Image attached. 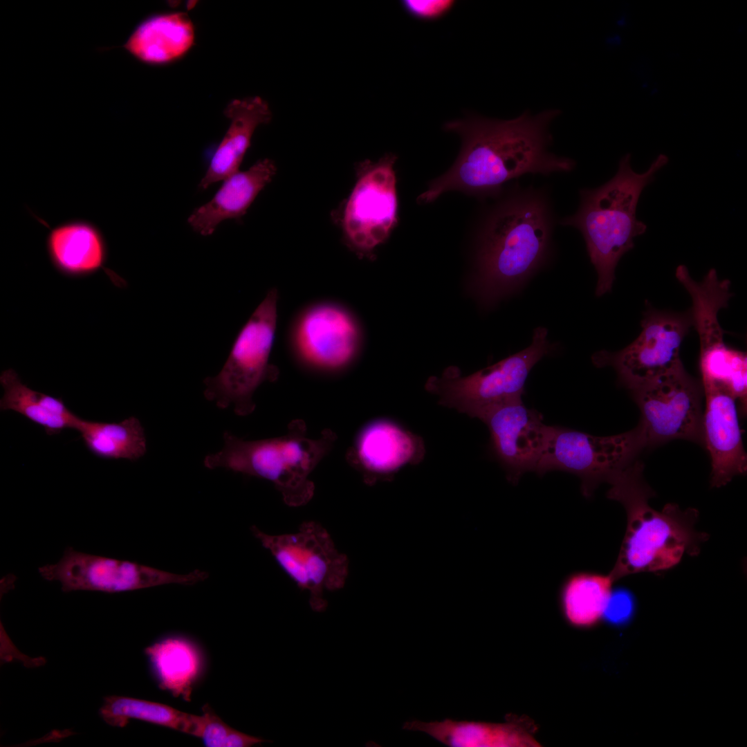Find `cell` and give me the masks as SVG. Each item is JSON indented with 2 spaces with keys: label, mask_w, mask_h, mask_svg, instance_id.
Segmentation results:
<instances>
[{
  "label": "cell",
  "mask_w": 747,
  "mask_h": 747,
  "mask_svg": "<svg viewBox=\"0 0 747 747\" xmlns=\"http://www.w3.org/2000/svg\"><path fill=\"white\" fill-rule=\"evenodd\" d=\"M558 115L551 109L535 115L526 112L510 120L471 116L447 122L445 130L461 138L459 155L445 173L430 183L418 202L432 203L450 191L497 194L506 183L526 174L573 171V159L549 151V127Z\"/></svg>",
  "instance_id": "1"
},
{
  "label": "cell",
  "mask_w": 747,
  "mask_h": 747,
  "mask_svg": "<svg viewBox=\"0 0 747 747\" xmlns=\"http://www.w3.org/2000/svg\"><path fill=\"white\" fill-rule=\"evenodd\" d=\"M557 219L547 188L514 183L479 230L470 293L484 306L519 289L550 255Z\"/></svg>",
  "instance_id": "2"
},
{
  "label": "cell",
  "mask_w": 747,
  "mask_h": 747,
  "mask_svg": "<svg viewBox=\"0 0 747 747\" xmlns=\"http://www.w3.org/2000/svg\"><path fill=\"white\" fill-rule=\"evenodd\" d=\"M644 465L635 460L610 481L609 499L625 508L627 525L616 564L609 575L616 581L631 574L669 569L683 554L697 555L708 535L695 524L699 512L667 504L662 510L652 508L649 499L654 492L645 481Z\"/></svg>",
  "instance_id": "3"
},
{
  "label": "cell",
  "mask_w": 747,
  "mask_h": 747,
  "mask_svg": "<svg viewBox=\"0 0 747 747\" xmlns=\"http://www.w3.org/2000/svg\"><path fill=\"white\" fill-rule=\"evenodd\" d=\"M668 161L660 154L645 172L637 173L631 168V154H626L615 175L598 187L580 189L576 212L559 221L581 232L598 275L597 296L611 291L620 259L634 248V239L646 232L647 225L636 218L638 203Z\"/></svg>",
  "instance_id": "4"
},
{
  "label": "cell",
  "mask_w": 747,
  "mask_h": 747,
  "mask_svg": "<svg viewBox=\"0 0 747 747\" xmlns=\"http://www.w3.org/2000/svg\"><path fill=\"white\" fill-rule=\"evenodd\" d=\"M335 439V434L330 430H325L317 438L308 437L302 420L292 421L285 435L275 438L245 441L225 432L223 448L207 455L204 465L268 480L286 505L299 507L313 497L315 486L311 474Z\"/></svg>",
  "instance_id": "5"
},
{
  "label": "cell",
  "mask_w": 747,
  "mask_h": 747,
  "mask_svg": "<svg viewBox=\"0 0 747 747\" xmlns=\"http://www.w3.org/2000/svg\"><path fill=\"white\" fill-rule=\"evenodd\" d=\"M278 293L270 289L237 335L219 373L207 377L204 396L225 409L232 405L238 416L255 409L253 395L265 381L278 374L270 362L277 324Z\"/></svg>",
  "instance_id": "6"
},
{
  "label": "cell",
  "mask_w": 747,
  "mask_h": 747,
  "mask_svg": "<svg viewBox=\"0 0 747 747\" xmlns=\"http://www.w3.org/2000/svg\"><path fill=\"white\" fill-rule=\"evenodd\" d=\"M553 350L547 330L537 327L524 350L466 376L457 367H449L441 376L430 377L425 389L439 397V405L477 418L490 408L522 400L530 371Z\"/></svg>",
  "instance_id": "7"
},
{
  "label": "cell",
  "mask_w": 747,
  "mask_h": 747,
  "mask_svg": "<svg viewBox=\"0 0 747 747\" xmlns=\"http://www.w3.org/2000/svg\"><path fill=\"white\" fill-rule=\"evenodd\" d=\"M251 531L299 588L309 593L315 611L325 610L324 591L342 589L349 575L347 556L340 552L320 523L304 522L296 532L269 535L257 526Z\"/></svg>",
  "instance_id": "8"
},
{
  "label": "cell",
  "mask_w": 747,
  "mask_h": 747,
  "mask_svg": "<svg viewBox=\"0 0 747 747\" xmlns=\"http://www.w3.org/2000/svg\"><path fill=\"white\" fill-rule=\"evenodd\" d=\"M646 447L643 430L598 436L560 426H551L539 474L560 470L577 475L583 495L590 497L602 482L609 481L636 460Z\"/></svg>",
  "instance_id": "9"
},
{
  "label": "cell",
  "mask_w": 747,
  "mask_h": 747,
  "mask_svg": "<svg viewBox=\"0 0 747 747\" xmlns=\"http://www.w3.org/2000/svg\"><path fill=\"white\" fill-rule=\"evenodd\" d=\"M396 158L389 153L376 162L366 160L358 165L357 179L340 221L344 243L358 256L370 257L396 224Z\"/></svg>",
  "instance_id": "10"
},
{
  "label": "cell",
  "mask_w": 747,
  "mask_h": 747,
  "mask_svg": "<svg viewBox=\"0 0 747 747\" xmlns=\"http://www.w3.org/2000/svg\"><path fill=\"white\" fill-rule=\"evenodd\" d=\"M290 345L306 369L325 374L347 370L357 359L362 332L353 313L342 304L323 301L310 304L293 322Z\"/></svg>",
  "instance_id": "11"
},
{
  "label": "cell",
  "mask_w": 747,
  "mask_h": 747,
  "mask_svg": "<svg viewBox=\"0 0 747 747\" xmlns=\"http://www.w3.org/2000/svg\"><path fill=\"white\" fill-rule=\"evenodd\" d=\"M646 446L674 439L702 442V387L683 365L630 389Z\"/></svg>",
  "instance_id": "12"
},
{
  "label": "cell",
  "mask_w": 747,
  "mask_h": 747,
  "mask_svg": "<svg viewBox=\"0 0 747 747\" xmlns=\"http://www.w3.org/2000/svg\"><path fill=\"white\" fill-rule=\"evenodd\" d=\"M692 325L690 313L649 310L635 340L616 352L600 351L592 362L598 367H613L619 381L631 389L683 365L681 345Z\"/></svg>",
  "instance_id": "13"
},
{
  "label": "cell",
  "mask_w": 747,
  "mask_h": 747,
  "mask_svg": "<svg viewBox=\"0 0 747 747\" xmlns=\"http://www.w3.org/2000/svg\"><path fill=\"white\" fill-rule=\"evenodd\" d=\"M48 581H58L65 592L84 590L107 593L133 591L168 584L190 585L205 580L206 572L187 574L161 571L129 561L116 560L65 549L55 564L38 569Z\"/></svg>",
  "instance_id": "14"
},
{
  "label": "cell",
  "mask_w": 747,
  "mask_h": 747,
  "mask_svg": "<svg viewBox=\"0 0 747 747\" xmlns=\"http://www.w3.org/2000/svg\"><path fill=\"white\" fill-rule=\"evenodd\" d=\"M477 418L488 427L491 450L510 482L516 483L525 472H536L551 430L537 411L520 400L490 408Z\"/></svg>",
  "instance_id": "15"
},
{
  "label": "cell",
  "mask_w": 747,
  "mask_h": 747,
  "mask_svg": "<svg viewBox=\"0 0 747 747\" xmlns=\"http://www.w3.org/2000/svg\"><path fill=\"white\" fill-rule=\"evenodd\" d=\"M425 454L421 438L387 418L371 421L358 432L347 453L348 462L371 485L387 480Z\"/></svg>",
  "instance_id": "16"
},
{
  "label": "cell",
  "mask_w": 747,
  "mask_h": 747,
  "mask_svg": "<svg viewBox=\"0 0 747 747\" xmlns=\"http://www.w3.org/2000/svg\"><path fill=\"white\" fill-rule=\"evenodd\" d=\"M706 407L703 439L711 457L712 487L719 488L747 470V454L739 428L735 398L725 390L703 385Z\"/></svg>",
  "instance_id": "17"
},
{
  "label": "cell",
  "mask_w": 747,
  "mask_h": 747,
  "mask_svg": "<svg viewBox=\"0 0 747 747\" xmlns=\"http://www.w3.org/2000/svg\"><path fill=\"white\" fill-rule=\"evenodd\" d=\"M276 172L275 162L264 158L226 178L214 196L190 216L189 225L196 232L208 236L222 221L240 218Z\"/></svg>",
  "instance_id": "18"
},
{
  "label": "cell",
  "mask_w": 747,
  "mask_h": 747,
  "mask_svg": "<svg viewBox=\"0 0 747 747\" xmlns=\"http://www.w3.org/2000/svg\"><path fill=\"white\" fill-rule=\"evenodd\" d=\"M224 114L230 124L200 181L199 187L202 190L239 171L255 131L272 118L268 104L258 96L232 100Z\"/></svg>",
  "instance_id": "19"
},
{
  "label": "cell",
  "mask_w": 747,
  "mask_h": 747,
  "mask_svg": "<svg viewBox=\"0 0 747 747\" xmlns=\"http://www.w3.org/2000/svg\"><path fill=\"white\" fill-rule=\"evenodd\" d=\"M194 41V28L187 13L154 14L141 21L120 48L140 62L158 66L183 56Z\"/></svg>",
  "instance_id": "20"
},
{
  "label": "cell",
  "mask_w": 747,
  "mask_h": 747,
  "mask_svg": "<svg viewBox=\"0 0 747 747\" xmlns=\"http://www.w3.org/2000/svg\"><path fill=\"white\" fill-rule=\"evenodd\" d=\"M404 729L423 732L452 747H538L541 745L517 723L455 721H408Z\"/></svg>",
  "instance_id": "21"
},
{
  "label": "cell",
  "mask_w": 747,
  "mask_h": 747,
  "mask_svg": "<svg viewBox=\"0 0 747 747\" xmlns=\"http://www.w3.org/2000/svg\"><path fill=\"white\" fill-rule=\"evenodd\" d=\"M47 246L53 263L66 274L82 275L103 268L106 250L102 236L89 222L72 221L53 228Z\"/></svg>",
  "instance_id": "22"
},
{
  "label": "cell",
  "mask_w": 747,
  "mask_h": 747,
  "mask_svg": "<svg viewBox=\"0 0 747 747\" xmlns=\"http://www.w3.org/2000/svg\"><path fill=\"white\" fill-rule=\"evenodd\" d=\"M145 652L160 686L175 697L190 701L202 667L196 646L185 638L173 636L152 644Z\"/></svg>",
  "instance_id": "23"
},
{
  "label": "cell",
  "mask_w": 747,
  "mask_h": 747,
  "mask_svg": "<svg viewBox=\"0 0 747 747\" xmlns=\"http://www.w3.org/2000/svg\"><path fill=\"white\" fill-rule=\"evenodd\" d=\"M0 382L4 394L1 410H13L44 427L48 434L66 428L76 429L81 418L72 413L61 398L31 389L23 384L12 369L3 371Z\"/></svg>",
  "instance_id": "24"
},
{
  "label": "cell",
  "mask_w": 747,
  "mask_h": 747,
  "mask_svg": "<svg viewBox=\"0 0 747 747\" xmlns=\"http://www.w3.org/2000/svg\"><path fill=\"white\" fill-rule=\"evenodd\" d=\"M76 430L87 448L101 458L136 461L147 451L144 429L133 416L112 423L80 419Z\"/></svg>",
  "instance_id": "25"
},
{
  "label": "cell",
  "mask_w": 747,
  "mask_h": 747,
  "mask_svg": "<svg viewBox=\"0 0 747 747\" xmlns=\"http://www.w3.org/2000/svg\"><path fill=\"white\" fill-rule=\"evenodd\" d=\"M614 582L609 574L578 573L569 577L562 593L567 621L580 628L596 625L604 616Z\"/></svg>",
  "instance_id": "26"
},
{
  "label": "cell",
  "mask_w": 747,
  "mask_h": 747,
  "mask_svg": "<svg viewBox=\"0 0 747 747\" xmlns=\"http://www.w3.org/2000/svg\"><path fill=\"white\" fill-rule=\"evenodd\" d=\"M100 714L107 723L115 727L123 728L129 720L137 719L188 735L192 718V714L166 704L116 695L104 699Z\"/></svg>",
  "instance_id": "27"
},
{
  "label": "cell",
  "mask_w": 747,
  "mask_h": 747,
  "mask_svg": "<svg viewBox=\"0 0 747 747\" xmlns=\"http://www.w3.org/2000/svg\"><path fill=\"white\" fill-rule=\"evenodd\" d=\"M190 735L208 747H250L268 741L230 727L207 705L201 714H192Z\"/></svg>",
  "instance_id": "28"
},
{
  "label": "cell",
  "mask_w": 747,
  "mask_h": 747,
  "mask_svg": "<svg viewBox=\"0 0 747 747\" xmlns=\"http://www.w3.org/2000/svg\"><path fill=\"white\" fill-rule=\"evenodd\" d=\"M455 1L450 0H405L403 8L412 16L423 20H434L447 14Z\"/></svg>",
  "instance_id": "29"
},
{
  "label": "cell",
  "mask_w": 747,
  "mask_h": 747,
  "mask_svg": "<svg viewBox=\"0 0 747 747\" xmlns=\"http://www.w3.org/2000/svg\"><path fill=\"white\" fill-rule=\"evenodd\" d=\"M633 611V600L624 590L612 592L607 603L604 616L614 623L626 620Z\"/></svg>",
  "instance_id": "30"
}]
</instances>
